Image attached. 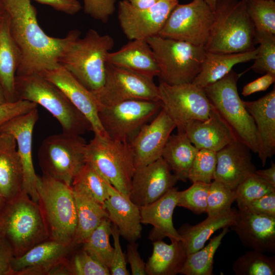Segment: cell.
<instances>
[{"label":"cell","mask_w":275,"mask_h":275,"mask_svg":"<svg viewBox=\"0 0 275 275\" xmlns=\"http://www.w3.org/2000/svg\"><path fill=\"white\" fill-rule=\"evenodd\" d=\"M38 3L51 6L57 11L69 15H74L82 9L78 0H34Z\"/></svg>","instance_id":"cell-51"},{"label":"cell","mask_w":275,"mask_h":275,"mask_svg":"<svg viewBox=\"0 0 275 275\" xmlns=\"http://www.w3.org/2000/svg\"><path fill=\"white\" fill-rule=\"evenodd\" d=\"M76 247L65 259L69 275L111 274L107 267L92 257L81 247L75 251Z\"/></svg>","instance_id":"cell-40"},{"label":"cell","mask_w":275,"mask_h":275,"mask_svg":"<svg viewBox=\"0 0 275 275\" xmlns=\"http://www.w3.org/2000/svg\"><path fill=\"white\" fill-rule=\"evenodd\" d=\"M146 41L159 67L160 81L168 85L193 82L200 71L206 53L204 46L158 35Z\"/></svg>","instance_id":"cell-8"},{"label":"cell","mask_w":275,"mask_h":275,"mask_svg":"<svg viewBox=\"0 0 275 275\" xmlns=\"http://www.w3.org/2000/svg\"><path fill=\"white\" fill-rule=\"evenodd\" d=\"M110 183L89 162L81 168L71 186L80 188L104 205L109 196Z\"/></svg>","instance_id":"cell-37"},{"label":"cell","mask_w":275,"mask_h":275,"mask_svg":"<svg viewBox=\"0 0 275 275\" xmlns=\"http://www.w3.org/2000/svg\"><path fill=\"white\" fill-rule=\"evenodd\" d=\"M210 184L195 182L187 189L178 190L177 206L188 209L196 214L206 212Z\"/></svg>","instance_id":"cell-45"},{"label":"cell","mask_w":275,"mask_h":275,"mask_svg":"<svg viewBox=\"0 0 275 275\" xmlns=\"http://www.w3.org/2000/svg\"><path fill=\"white\" fill-rule=\"evenodd\" d=\"M228 228L223 229L222 231L211 238L205 246L187 254L180 273L184 275L213 274L214 256L223 238L229 231Z\"/></svg>","instance_id":"cell-35"},{"label":"cell","mask_w":275,"mask_h":275,"mask_svg":"<svg viewBox=\"0 0 275 275\" xmlns=\"http://www.w3.org/2000/svg\"><path fill=\"white\" fill-rule=\"evenodd\" d=\"M20 60L21 53L11 34L7 13L0 22V83L7 102L17 101L15 77Z\"/></svg>","instance_id":"cell-28"},{"label":"cell","mask_w":275,"mask_h":275,"mask_svg":"<svg viewBox=\"0 0 275 275\" xmlns=\"http://www.w3.org/2000/svg\"><path fill=\"white\" fill-rule=\"evenodd\" d=\"M37 191L48 238L62 243H73L77 218L71 186L42 174L38 175Z\"/></svg>","instance_id":"cell-6"},{"label":"cell","mask_w":275,"mask_h":275,"mask_svg":"<svg viewBox=\"0 0 275 275\" xmlns=\"http://www.w3.org/2000/svg\"><path fill=\"white\" fill-rule=\"evenodd\" d=\"M246 0H217L207 52L238 53L255 49L256 31L246 9Z\"/></svg>","instance_id":"cell-4"},{"label":"cell","mask_w":275,"mask_h":275,"mask_svg":"<svg viewBox=\"0 0 275 275\" xmlns=\"http://www.w3.org/2000/svg\"><path fill=\"white\" fill-rule=\"evenodd\" d=\"M38 105L33 102L18 100L7 102L0 105V128L12 119L30 112L37 108Z\"/></svg>","instance_id":"cell-47"},{"label":"cell","mask_w":275,"mask_h":275,"mask_svg":"<svg viewBox=\"0 0 275 275\" xmlns=\"http://www.w3.org/2000/svg\"><path fill=\"white\" fill-rule=\"evenodd\" d=\"M183 130L171 134L163 148L161 157L178 180L186 182L195 157L198 151Z\"/></svg>","instance_id":"cell-34"},{"label":"cell","mask_w":275,"mask_h":275,"mask_svg":"<svg viewBox=\"0 0 275 275\" xmlns=\"http://www.w3.org/2000/svg\"><path fill=\"white\" fill-rule=\"evenodd\" d=\"M158 88L162 108L177 129L189 121L209 117L212 105L203 88L193 82L168 85L161 81Z\"/></svg>","instance_id":"cell-13"},{"label":"cell","mask_w":275,"mask_h":275,"mask_svg":"<svg viewBox=\"0 0 275 275\" xmlns=\"http://www.w3.org/2000/svg\"><path fill=\"white\" fill-rule=\"evenodd\" d=\"M232 269L236 275H274L275 257L251 250L236 259Z\"/></svg>","instance_id":"cell-38"},{"label":"cell","mask_w":275,"mask_h":275,"mask_svg":"<svg viewBox=\"0 0 275 275\" xmlns=\"http://www.w3.org/2000/svg\"><path fill=\"white\" fill-rule=\"evenodd\" d=\"M86 161L116 189L129 196L135 170L134 156L129 143L94 134L87 143Z\"/></svg>","instance_id":"cell-10"},{"label":"cell","mask_w":275,"mask_h":275,"mask_svg":"<svg viewBox=\"0 0 275 275\" xmlns=\"http://www.w3.org/2000/svg\"><path fill=\"white\" fill-rule=\"evenodd\" d=\"M213 18V10L204 0H193L186 4H178L158 35L204 47Z\"/></svg>","instance_id":"cell-12"},{"label":"cell","mask_w":275,"mask_h":275,"mask_svg":"<svg viewBox=\"0 0 275 275\" xmlns=\"http://www.w3.org/2000/svg\"><path fill=\"white\" fill-rule=\"evenodd\" d=\"M178 0H158L146 9L133 7L127 0L120 1L118 18L121 28L130 40L158 35Z\"/></svg>","instance_id":"cell-15"},{"label":"cell","mask_w":275,"mask_h":275,"mask_svg":"<svg viewBox=\"0 0 275 275\" xmlns=\"http://www.w3.org/2000/svg\"><path fill=\"white\" fill-rule=\"evenodd\" d=\"M243 102L252 116L260 140L263 166L275 153V90L252 101Z\"/></svg>","instance_id":"cell-25"},{"label":"cell","mask_w":275,"mask_h":275,"mask_svg":"<svg viewBox=\"0 0 275 275\" xmlns=\"http://www.w3.org/2000/svg\"><path fill=\"white\" fill-rule=\"evenodd\" d=\"M177 181L161 157L146 166L135 168L129 197L139 207L149 204L174 187Z\"/></svg>","instance_id":"cell-16"},{"label":"cell","mask_w":275,"mask_h":275,"mask_svg":"<svg viewBox=\"0 0 275 275\" xmlns=\"http://www.w3.org/2000/svg\"><path fill=\"white\" fill-rule=\"evenodd\" d=\"M237 213L235 209L232 208L230 211L221 214L208 216L205 219L197 225L182 226L178 232L187 254L202 249L217 230L232 226Z\"/></svg>","instance_id":"cell-33"},{"label":"cell","mask_w":275,"mask_h":275,"mask_svg":"<svg viewBox=\"0 0 275 275\" xmlns=\"http://www.w3.org/2000/svg\"><path fill=\"white\" fill-rule=\"evenodd\" d=\"M111 235L112 223L108 218H106L80 245L89 255L109 269L113 253Z\"/></svg>","instance_id":"cell-36"},{"label":"cell","mask_w":275,"mask_h":275,"mask_svg":"<svg viewBox=\"0 0 275 275\" xmlns=\"http://www.w3.org/2000/svg\"><path fill=\"white\" fill-rule=\"evenodd\" d=\"M112 235L114 240L113 253L109 268L112 275H129L126 267L125 255L122 252L120 242V236L117 228L112 224Z\"/></svg>","instance_id":"cell-48"},{"label":"cell","mask_w":275,"mask_h":275,"mask_svg":"<svg viewBox=\"0 0 275 275\" xmlns=\"http://www.w3.org/2000/svg\"><path fill=\"white\" fill-rule=\"evenodd\" d=\"M23 175L15 138L0 131V192L6 201L22 190Z\"/></svg>","instance_id":"cell-27"},{"label":"cell","mask_w":275,"mask_h":275,"mask_svg":"<svg viewBox=\"0 0 275 275\" xmlns=\"http://www.w3.org/2000/svg\"><path fill=\"white\" fill-rule=\"evenodd\" d=\"M7 14L3 0H0V22Z\"/></svg>","instance_id":"cell-56"},{"label":"cell","mask_w":275,"mask_h":275,"mask_svg":"<svg viewBox=\"0 0 275 275\" xmlns=\"http://www.w3.org/2000/svg\"><path fill=\"white\" fill-rule=\"evenodd\" d=\"M240 76L232 70L222 79L203 89L211 104L238 140L257 153L260 159L262 150L256 125L238 92L237 81Z\"/></svg>","instance_id":"cell-7"},{"label":"cell","mask_w":275,"mask_h":275,"mask_svg":"<svg viewBox=\"0 0 275 275\" xmlns=\"http://www.w3.org/2000/svg\"><path fill=\"white\" fill-rule=\"evenodd\" d=\"M255 173L268 183L275 187V163L266 169L256 170Z\"/></svg>","instance_id":"cell-54"},{"label":"cell","mask_w":275,"mask_h":275,"mask_svg":"<svg viewBox=\"0 0 275 275\" xmlns=\"http://www.w3.org/2000/svg\"><path fill=\"white\" fill-rule=\"evenodd\" d=\"M230 227L245 246L263 253L275 252V217L238 209Z\"/></svg>","instance_id":"cell-20"},{"label":"cell","mask_w":275,"mask_h":275,"mask_svg":"<svg viewBox=\"0 0 275 275\" xmlns=\"http://www.w3.org/2000/svg\"><path fill=\"white\" fill-rule=\"evenodd\" d=\"M116 0H84V10L94 19L106 23L115 11Z\"/></svg>","instance_id":"cell-46"},{"label":"cell","mask_w":275,"mask_h":275,"mask_svg":"<svg viewBox=\"0 0 275 275\" xmlns=\"http://www.w3.org/2000/svg\"><path fill=\"white\" fill-rule=\"evenodd\" d=\"M245 208L255 213L275 217V191L253 200Z\"/></svg>","instance_id":"cell-49"},{"label":"cell","mask_w":275,"mask_h":275,"mask_svg":"<svg viewBox=\"0 0 275 275\" xmlns=\"http://www.w3.org/2000/svg\"><path fill=\"white\" fill-rule=\"evenodd\" d=\"M115 45L108 35L90 29L83 38L74 39L61 55L59 64L93 94L103 87L107 56Z\"/></svg>","instance_id":"cell-2"},{"label":"cell","mask_w":275,"mask_h":275,"mask_svg":"<svg viewBox=\"0 0 275 275\" xmlns=\"http://www.w3.org/2000/svg\"><path fill=\"white\" fill-rule=\"evenodd\" d=\"M257 47L250 51L238 53L207 52L200 71L193 83L204 88L224 77L236 64L254 60Z\"/></svg>","instance_id":"cell-29"},{"label":"cell","mask_w":275,"mask_h":275,"mask_svg":"<svg viewBox=\"0 0 275 275\" xmlns=\"http://www.w3.org/2000/svg\"><path fill=\"white\" fill-rule=\"evenodd\" d=\"M39 119L37 108L18 116L5 123L0 131L11 134L15 139L17 151L21 161L23 182L22 190L35 202H38L37 191L38 175L36 174L33 161V134Z\"/></svg>","instance_id":"cell-17"},{"label":"cell","mask_w":275,"mask_h":275,"mask_svg":"<svg viewBox=\"0 0 275 275\" xmlns=\"http://www.w3.org/2000/svg\"><path fill=\"white\" fill-rule=\"evenodd\" d=\"M256 41L259 45L250 69L257 73L275 76V34L256 32Z\"/></svg>","instance_id":"cell-39"},{"label":"cell","mask_w":275,"mask_h":275,"mask_svg":"<svg viewBox=\"0 0 275 275\" xmlns=\"http://www.w3.org/2000/svg\"><path fill=\"white\" fill-rule=\"evenodd\" d=\"M7 102L3 88L0 83V105Z\"/></svg>","instance_id":"cell-57"},{"label":"cell","mask_w":275,"mask_h":275,"mask_svg":"<svg viewBox=\"0 0 275 275\" xmlns=\"http://www.w3.org/2000/svg\"><path fill=\"white\" fill-rule=\"evenodd\" d=\"M161 108L160 101L128 100L110 106H99L98 117L108 138L129 143Z\"/></svg>","instance_id":"cell-11"},{"label":"cell","mask_w":275,"mask_h":275,"mask_svg":"<svg viewBox=\"0 0 275 275\" xmlns=\"http://www.w3.org/2000/svg\"><path fill=\"white\" fill-rule=\"evenodd\" d=\"M9 18L11 34L21 53L16 75L40 73L57 67L67 46L80 36L71 30L63 38L48 36L39 25L36 8L31 0H3Z\"/></svg>","instance_id":"cell-1"},{"label":"cell","mask_w":275,"mask_h":275,"mask_svg":"<svg viewBox=\"0 0 275 275\" xmlns=\"http://www.w3.org/2000/svg\"><path fill=\"white\" fill-rule=\"evenodd\" d=\"M135 8L138 9H148L155 5L158 0H127Z\"/></svg>","instance_id":"cell-55"},{"label":"cell","mask_w":275,"mask_h":275,"mask_svg":"<svg viewBox=\"0 0 275 275\" xmlns=\"http://www.w3.org/2000/svg\"><path fill=\"white\" fill-rule=\"evenodd\" d=\"M238 209H242L253 200L275 191V187L262 179L255 173L247 177L234 189Z\"/></svg>","instance_id":"cell-42"},{"label":"cell","mask_w":275,"mask_h":275,"mask_svg":"<svg viewBox=\"0 0 275 275\" xmlns=\"http://www.w3.org/2000/svg\"><path fill=\"white\" fill-rule=\"evenodd\" d=\"M104 208L111 223L118 229L120 236L129 242H135L142 231L140 207L129 196L116 189L111 184L109 196Z\"/></svg>","instance_id":"cell-24"},{"label":"cell","mask_w":275,"mask_h":275,"mask_svg":"<svg viewBox=\"0 0 275 275\" xmlns=\"http://www.w3.org/2000/svg\"><path fill=\"white\" fill-rule=\"evenodd\" d=\"M214 11L215 5L217 0H204Z\"/></svg>","instance_id":"cell-58"},{"label":"cell","mask_w":275,"mask_h":275,"mask_svg":"<svg viewBox=\"0 0 275 275\" xmlns=\"http://www.w3.org/2000/svg\"><path fill=\"white\" fill-rule=\"evenodd\" d=\"M275 81V76L266 73L244 86L242 95L244 96L266 90Z\"/></svg>","instance_id":"cell-53"},{"label":"cell","mask_w":275,"mask_h":275,"mask_svg":"<svg viewBox=\"0 0 275 275\" xmlns=\"http://www.w3.org/2000/svg\"><path fill=\"white\" fill-rule=\"evenodd\" d=\"M94 95L99 107L132 99L160 101L153 79L108 63L104 85Z\"/></svg>","instance_id":"cell-14"},{"label":"cell","mask_w":275,"mask_h":275,"mask_svg":"<svg viewBox=\"0 0 275 275\" xmlns=\"http://www.w3.org/2000/svg\"><path fill=\"white\" fill-rule=\"evenodd\" d=\"M246 4L256 31L275 34L274 0H246Z\"/></svg>","instance_id":"cell-41"},{"label":"cell","mask_w":275,"mask_h":275,"mask_svg":"<svg viewBox=\"0 0 275 275\" xmlns=\"http://www.w3.org/2000/svg\"><path fill=\"white\" fill-rule=\"evenodd\" d=\"M15 91L17 100L33 102L48 111L63 132L81 135L92 130L89 121L64 92L41 74L16 75Z\"/></svg>","instance_id":"cell-5"},{"label":"cell","mask_w":275,"mask_h":275,"mask_svg":"<svg viewBox=\"0 0 275 275\" xmlns=\"http://www.w3.org/2000/svg\"><path fill=\"white\" fill-rule=\"evenodd\" d=\"M181 240H171L167 244L162 240L153 241L151 256L146 263L148 275H175L180 273L187 257Z\"/></svg>","instance_id":"cell-31"},{"label":"cell","mask_w":275,"mask_h":275,"mask_svg":"<svg viewBox=\"0 0 275 275\" xmlns=\"http://www.w3.org/2000/svg\"><path fill=\"white\" fill-rule=\"evenodd\" d=\"M77 211V226L73 243L80 246L90 234L108 217L103 206L83 189L71 186Z\"/></svg>","instance_id":"cell-32"},{"label":"cell","mask_w":275,"mask_h":275,"mask_svg":"<svg viewBox=\"0 0 275 275\" xmlns=\"http://www.w3.org/2000/svg\"><path fill=\"white\" fill-rule=\"evenodd\" d=\"M235 200L234 190L219 181L213 180L210 184L207 200L208 216H215L230 211Z\"/></svg>","instance_id":"cell-44"},{"label":"cell","mask_w":275,"mask_h":275,"mask_svg":"<svg viewBox=\"0 0 275 275\" xmlns=\"http://www.w3.org/2000/svg\"><path fill=\"white\" fill-rule=\"evenodd\" d=\"M40 74L64 92L74 106L89 121L94 134L108 138L100 123L98 117L99 104L92 92L60 65Z\"/></svg>","instance_id":"cell-19"},{"label":"cell","mask_w":275,"mask_h":275,"mask_svg":"<svg viewBox=\"0 0 275 275\" xmlns=\"http://www.w3.org/2000/svg\"><path fill=\"white\" fill-rule=\"evenodd\" d=\"M135 242H129L127 246V258L132 275H145L146 263L141 258Z\"/></svg>","instance_id":"cell-50"},{"label":"cell","mask_w":275,"mask_h":275,"mask_svg":"<svg viewBox=\"0 0 275 275\" xmlns=\"http://www.w3.org/2000/svg\"><path fill=\"white\" fill-rule=\"evenodd\" d=\"M251 151L244 143L237 140L216 152L214 180L234 190L257 170L252 161Z\"/></svg>","instance_id":"cell-22"},{"label":"cell","mask_w":275,"mask_h":275,"mask_svg":"<svg viewBox=\"0 0 275 275\" xmlns=\"http://www.w3.org/2000/svg\"><path fill=\"white\" fill-rule=\"evenodd\" d=\"M216 162V152L204 149L199 150L189 169L188 179L192 183L210 184L214 180Z\"/></svg>","instance_id":"cell-43"},{"label":"cell","mask_w":275,"mask_h":275,"mask_svg":"<svg viewBox=\"0 0 275 275\" xmlns=\"http://www.w3.org/2000/svg\"><path fill=\"white\" fill-rule=\"evenodd\" d=\"M0 237L9 243L14 257L49 239L38 202L23 190L0 209Z\"/></svg>","instance_id":"cell-3"},{"label":"cell","mask_w":275,"mask_h":275,"mask_svg":"<svg viewBox=\"0 0 275 275\" xmlns=\"http://www.w3.org/2000/svg\"><path fill=\"white\" fill-rule=\"evenodd\" d=\"M176 125L161 108L144 125L129 142L135 168L146 166L161 157L166 142Z\"/></svg>","instance_id":"cell-18"},{"label":"cell","mask_w":275,"mask_h":275,"mask_svg":"<svg viewBox=\"0 0 275 275\" xmlns=\"http://www.w3.org/2000/svg\"><path fill=\"white\" fill-rule=\"evenodd\" d=\"M107 61L151 79L160 72L152 50L144 39L130 40L118 50L109 52Z\"/></svg>","instance_id":"cell-26"},{"label":"cell","mask_w":275,"mask_h":275,"mask_svg":"<svg viewBox=\"0 0 275 275\" xmlns=\"http://www.w3.org/2000/svg\"><path fill=\"white\" fill-rule=\"evenodd\" d=\"M86 144L81 135L64 132L46 137L38 151L42 174L71 186L87 162Z\"/></svg>","instance_id":"cell-9"},{"label":"cell","mask_w":275,"mask_h":275,"mask_svg":"<svg viewBox=\"0 0 275 275\" xmlns=\"http://www.w3.org/2000/svg\"><path fill=\"white\" fill-rule=\"evenodd\" d=\"M199 150L217 152L228 144L239 140L235 132L212 105L209 117L205 120H191L180 128Z\"/></svg>","instance_id":"cell-21"},{"label":"cell","mask_w":275,"mask_h":275,"mask_svg":"<svg viewBox=\"0 0 275 275\" xmlns=\"http://www.w3.org/2000/svg\"><path fill=\"white\" fill-rule=\"evenodd\" d=\"M177 191L178 188L174 187L154 202L140 207L141 223L153 226L149 235L151 241L166 237L181 240L173 223V212L177 206Z\"/></svg>","instance_id":"cell-23"},{"label":"cell","mask_w":275,"mask_h":275,"mask_svg":"<svg viewBox=\"0 0 275 275\" xmlns=\"http://www.w3.org/2000/svg\"><path fill=\"white\" fill-rule=\"evenodd\" d=\"M6 202V200L3 197V195L0 192V209L2 208V207L4 205L5 203Z\"/></svg>","instance_id":"cell-59"},{"label":"cell","mask_w":275,"mask_h":275,"mask_svg":"<svg viewBox=\"0 0 275 275\" xmlns=\"http://www.w3.org/2000/svg\"><path fill=\"white\" fill-rule=\"evenodd\" d=\"M73 243L65 244L53 240L42 241L28 250L22 255L14 257L12 262V275L26 267L42 266L49 270L68 256L76 247Z\"/></svg>","instance_id":"cell-30"},{"label":"cell","mask_w":275,"mask_h":275,"mask_svg":"<svg viewBox=\"0 0 275 275\" xmlns=\"http://www.w3.org/2000/svg\"><path fill=\"white\" fill-rule=\"evenodd\" d=\"M14 257L9 243L0 237V275H12L11 265Z\"/></svg>","instance_id":"cell-52"}]
</instances>
